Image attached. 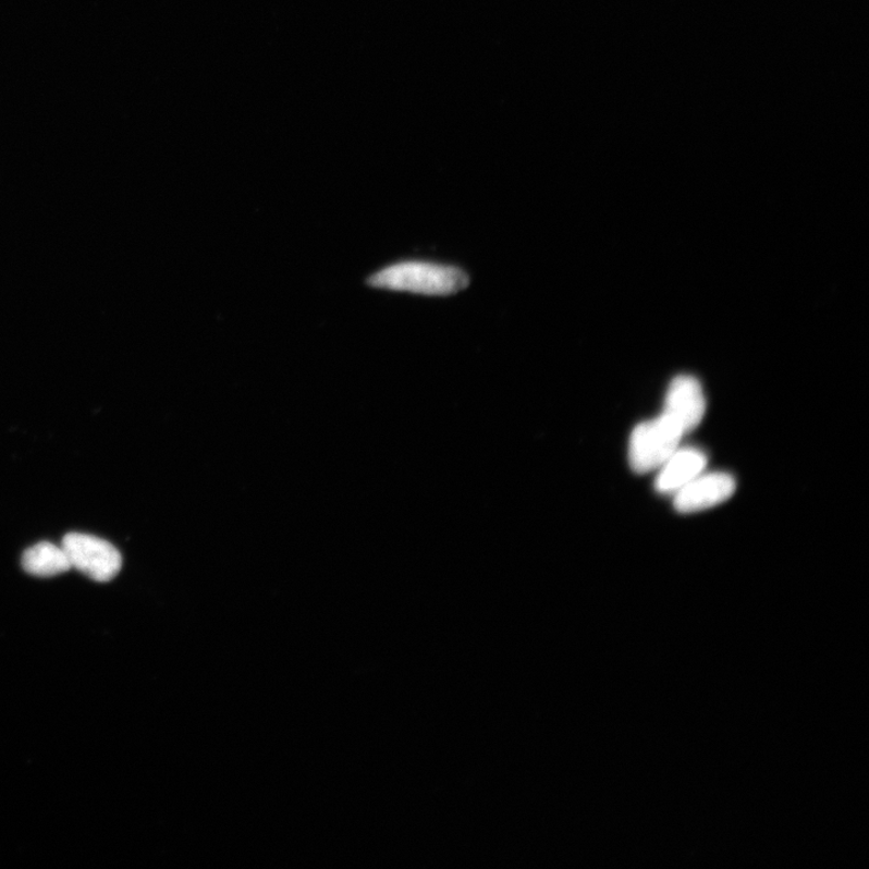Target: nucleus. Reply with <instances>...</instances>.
Returning <instances> with one entry per match:
<instances>
[{
	"label": "nucleus",
	"mask_w": 869,
	"mask_h": 869,
	"mask_svg": "<svg viewBox=\"0 0 869 869\" xmlns=\"http://www.w3.org/2000/svg\"><path fill=\"white\" fill-rule=\"evenodd\" d=\"M707 466V456L697 449L676 450L661 467L656 488L660 493H677L694 481Z\"/></svg>",
	"instance_id": "6"
},
{
	"label": "nucleus",
	"mask_w": 869,
	"mask_h": 869,
	"mask_svg": "<svg viewBox=\"0 0 869 869\" xmlns=\"http://www.w3.org/2000/svg\"><path fill=\"white\" fill-rule=\"evenodd\" d=\"M374 287L412 294L445 296L462 292L470 280L458 267L421 261H403L372 274Z\"/></svg>",
	"instance_id": "1"
},
{
	"label": "nucleus",
	"mask_w": 869,
	"mask_h": 869,
	"mask_svg": "<svg viewBox=\"0 0 869 869\" xmlns=\"http://www.w3.org/2000/svg\"><path fill=\"white\" fill-rule=\"evenodd\" d=\"M706 396L693 376L674 378L665 397L663 415L671 418L685 433L695 430L706 415Z\"/></svg>",
	"instance_id": "4"
},
{
	"label": "nucleus",
	"mask_w": 869,
	"mask_h": 869,
	"mask_svg": "<svg viewBox=\"0 0 869 869\" xmlns=\"http://www.w3.org/2000/svg\"><path fill=\"white\" fill-rule=\"evenodd\" d=\"M22 567L32 576L53 577L72 570L64 550L51 542H39L22 555Z\"/></svg>",
	"instance_id": "7"
},
{
	"label": "nucleus",
	"mask_w": 869,
	"mask_h": 869,
	"mask_svg": "<svg viewBox=\"0 0 869 869\" xmlns=\"http://www.w3.org/2000/svg\"><path fill=\"white\" fill-rule=\"evenodd\" d=\"M735 490L734 478L724 473H701L675 493V507L683 514L714 507L729 500Z\"/></svg>",
	"instance_id": "5"
},
{
	"label": "nucleus",
	"mask_w": 869,
	"mask_h": 869,
	"mask_svg": "<svg viewBox=\"0 0 869 869\" xmlns=\"http://www.w3.org/2000/svg\"><path fill=\"white\" fill-rule=\"evenodd\" d=\"M683 437L684 432L663 414L659 418L641 423L633 430L629 440V464L633 472L646 474L660 469L678 449Z\"/></svg>",
	"instance_id": "2"
},
{
	"label": "nucleus",
	"mask_w": 869,
	"mask_h": 869,
	"mask_svg": "<svg viewBox=\"0 0 869 869\" xmlns=\"http://www.w3.org/2000/svg\"><path fill=\"white\" fill-rule=\"evenodd\" d=\"M72 570L97 583L111 582L121 571L122 555L115 546L93 535L70 533L62 540Z\"/></svg>",
	"instance_id": "3"
}]
</instances>
